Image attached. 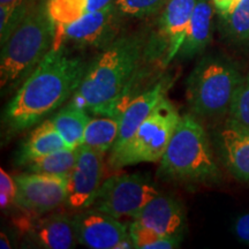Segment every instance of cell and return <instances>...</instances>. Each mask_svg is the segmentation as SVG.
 I'll use <instances>...</instances> for the list:
<instances>
[{"mask_svg":"<svg viewBox=\"0 0 249 249\" xmlns=\"http://www.w3.org/2000/svg\"><path fill=\"white\" fill-rule=\"evenodd\" d=\"M88 64L65 46L51 51L31 71L6 105L2 124L18 133L38 124L73 97Z\"/></svg>","mask_w":249,"mask_h":249,"instance_id":"cell-1","label":"cell"},{"mask_svg":"<svg viewBox=\"0 0 249 249\" xmlns=\"http://www.w3.org/2000/svg\"><path fill=\"white\" fill-rule=\"evenodd\" d=\"M148 40L142 34L118 36L88 64L71 103L101 116L119 117L128 102Z\"/></svg>","mask_w":249,"mask_h":249,"instance_id":"cell-2","label":"cell"},{"mask_svg":"<svg viewBox=\"0 0 249 249\" xmlns=\"http://www.w3.org/2000/svg\"><path fill=\"white\" fill-rule=\"evenodd\" d=\"M55 24L50 17L48 0H36L22 20L1 44V90L17 87L53 48Z\"/></svg>","mask_w":249,"mask_h":249,"instance_id":"cell-3","label":"cell"},{"mask_svg":"<svg viewBox=\"0 0 249 249\" xmlns=\"http://www.w3.org/2000/svg\"><path fill=\"white\" fill-rule=\"evenodd\" d=\"M160 172L188 183L209 182L219 178L207 132L195 116L185 114L180 118L160 160Z\"/></svg>","mask_w":249,"mask_h":249,"instance_id":"cell-4","label":"cell"},{"mask_svg":"<svg viewBox=\"0 0 249 249\" xmlns=\"http://www.w3.org/2000/svg\"><path fill=\"white\" fill-rule=\"evenodd\" d=\"M238 67L219 55H205L187 80L186 98L195 117L217 119L229 114L236 90L242 82Z\"/></svg>","mask_w":249,"mask_h":249,"instance_id":"cell-5","label":"cell"},{"mask_svg":"<svg viewBox=\"0 0 249 249\" xmlns=\"http://www.w3.org/2000/svg\"><path fill=\"white\" fill-rule=\"evenodd\" d=\"M180 118L179 112L165 96L132 138L118 150L111 152L108 163L113 169H121L160 160Z\"/></svg>","mask_w":249,"mask_h":249,"instance_id":"cell-6","label":"cell"},{"mask_svg":"<svg viewBox=\"0 0 249 249\" xmlns=\"http://www.w3.org/2000/svg\"><path fill=\"white\" fill-rule=\"evenodd\" d=\"M158 194L160 192L144 174H119L102 182L90 208L118 219L123 217L135 218Z\"/></svg>","mask_w":249,"mask_h":249,"instance_id":"cell-7","label":"cell"},{"mask_svg":"<svg viewBox=\"0 0 249 249\" xmlns=\"http://www.w3.org/2000/svg\"><path fill=\"white\" fill-rule=\"evenodd\" d=\"M123 18L116 4H112L74 22L55 27L53 48L104 49L118 37Z\"/></svg>","mask_w":249,"mask_h":249,"instance_id":"cell-8","label":"cell"},{"mask_svg":"<svg viewBox=\"0 0 249 249\" xmlns=\"http://www.w3.org/2000/svg\"><path fill=\"white\" fill-rule=\"evenodd\" d=\"M17 203L35 216L57 209L67 200L68 176L27 172L15 177Z\"/></svg>","mask_w":249,"mask_h":249,"instance_id":"cell-9","label":"cell"},{"mask_svg":"<svg viewBox=\"0 0 249 249\" xmlns=\"http://www.w3.org/2000/svg\"><path fill=\"white\" fill-rule=\"evenodd\" d=\"M77 241L90 249H129L134 244L129 227L97 209H86L73 217Z\"/></svg>","mask_w":249,"mask_h":249,"instance_id":"cell-10","label":"cell"},{"mask_svg":"<svg viewBox=\"0 0 249 249\" xmlns=\"http://www.w3.org/2000/svg\"><path fill=\"white\" fill-rule=\"evenodd\" d=\"M104 171V154L81 145L73 171L68 177L66 204L71 209L90 208L102 185Z\"/></svg>","mask_w":249,"mask_h":249,"instance_id":"cell-11","label":"cell"},{"mask_svg":"<svg viewBox=\"0 0 249 249\" xmlns=\"http://www.w3.org/2000/svg\"><path fill=\"white\" fill-rule=\"evenodd\" d=\"M196 0H167L158 23L157 45L165 49L164 66L179 53L191 23Z\"/></svg>","mask_w":249,"mask_h":249,"instance_id":"cell-12","label":"cell"},{"mask_svg":"<svg viewBox=\"0 0 249 249\" xmlns=\"http://www.w3.org/2000/svg\"><path fill=\"white\" fill-rule=\"evenodd\" d=\"M134 219L161 235L181 236L186 226V216L181 204L172 196L160 193Z\"/></svg>","mask_w":249,"mask_h":249,"instance_id":"cell-13","label":"cell"},{"mask_svg":"<svg viewBox=\"0 0 249 249\" xmlns=\"http://www.w3.org/2000/svg\"><path fill=\"white\" fill-rule=\"evenodd\" d=\"M217 142L230 173L249 183V129L227 119L217 134Z\"/></svg>","mask_w":249,"mask_h":249,"instance_id":"cell-14","label":"cell"},{"mask_svg":"<svg viewBox=\"0 0 249 249\" xmlns=\"http://www.w3.org/2000/svg\"><path fill=\"white\" fill-rule=\"evenodd\" d=\"M169 87V80L163 79L155 83L151 88L140 93L135 98L130 99L120 114L119 134L111 152L118 150L132 138L140 124L150 116L158 103L165 97Z\"/></svg>","mask_w":249,"mask_h":249,"instance_id":"cell-15","label":"cell"},{"mask_svg":"<svg viewBox=\"0 0 249 249\" xmlns=\"http://www.w3.org/2000/svg\"><path fill=\"white\" fill-rule=\"evenodd\" d=\"M29 236L38 247L46 249H71L76 246L77 238L74 229L73 218L62 213H52L51 216L28 223Z\"/></svg>","mask_w":249,"mask_h":249,"instance_id":"cell-16","label":"cell"},{"mask_svg":"<svg viewBox=\"0 0 249 249\" xmlns=\"http://www.w3.org/2000/svg\"><path fill=\"white\" fill-rule=\"evenodd\" d=\"M214 6L213 0H196L191 23L179 53L182 58L201 54L213 39Z\"/></svg>","mask_w":249,"mask_h":249,"instance_id":"cell-17","label":"cell"},{"mask_svg":"<svg viewBox=\"0 0 249 249\" xmlns=\"http://www.w3.org/2000/svg\"><path fill=\"white\" fill-rule=\"evenodd\" d=\"M68 148L71 147L52 126L51 121L46 120L23 142L18 154V163L23 165L34 158Z\"/></svg>","mask_w":249,"mask_h":249,"instance_id":"cell-18","label":"cell"},{"mask_svg":"<svg viewBox=\"0 0 249 249\" xmlns=\"http://www.w3.org/2000/svg\"><path fill=\"white\" fill-rule=\"evenodd\" d=\"M90 119L91 118L88 116V111L71 102L68 107L61 108L49 120L67 144L71 149H77L82 145L83 136Z\"/></svg>","mask_w":249,"mask_h":249,"instance_id":"cell-19","label":"cell"},{"mask_svg":"<svg viewBox=\"0 0 249 249\" xmlns=\"http://www.w3.org/2000/svg\"><path fill=\"white\" fill-rule=\"evenodd\" d=\"M114 1L116 0H48V9L55 27H59L107 7Z\"/></svg>","mask_w":249,"mask_h":249,"instance_id":"cell-20","label":"cell"},{"mask_svg":"<svg viewBox=\"0 0 249 249\" xmlns=\"http://www.w3.org/2000/svg\"><path fill=\"white\" fill-rule=\"evenodd\" d=\"M120 128V118L105 116L90 119L87 126L82 145H87L105 155L112 150Z\"/></svg>","mask_w":249,"mask_h":249,"instance_id":"cell-21","label":"cell"},{"mask_svg":"<svg viewBox=\"0 0 249 249\" xmlns=\"http://www.w3.org/2000/svg\"><path fill=\"white\" fill-rule=\"evenodd\" d=\"M223 35L233 44L249 48V0H240L230 11L219 14Z\"/></svg>","mask_w":249,"mask_h":249,"instance_id":"cell-22","label":"cell"},{"mask_svg":"<svg viewBox=\"0 0 249 249\" xmlns=\"http://www.w3.org/2000/svg\"><path fill=\"white\" fill-rule=\"evenodd\" d=\"M77 156H79V148L62 149L34 158L23 165L27 167L28 172L70 177L76 164Z\"/></svg>","mask_w":249,"mask_h":249,"instance_id":"cell-23","label":"cell"},{"mask_svg":"<svg viewBox=\"0 0 249 249\" xmlns=\"http://www.w3.org/2000/svg\"><path fill=\"white\" fill-rule=\"evenodd\" d=\"M167 0H116L117 8L124 18H144L164 8Z\"/></svg>","mask_w":249,"mask_h":249,"instance_id":"cell-24","label":"cell"},{"mask_svg":"<svg viewBox=\"0 0 249 249\" xmlns=\"http://www.w3.org/2000/svg\"><path fill=\"white\" fill-rule=\"evenodd\" d=\"M227 116V119L249 129V75L242 79Z\"/></svg>","mask_w":249,"mask_h":249,"instance_id":"cell-25","label":"cell"},{"mask_svg":"<svg viewBox=\"0 0 249 249\" xmlns=\"http://www.w3.org/2000/svg\"><path fill=\"white\" fill-rule=\"evenodd\" d=\"M18 185L4 169H0V207L6 209L17 201Z\"/></svg>","mask_w":249,"mask_h":249,"instance_id":"cell-26","label":"cell"},{"mask_svg":"<svg viewBox=\"0 0 249 249\" xmlns=\"http://www.w3.org/2000/svg\"><path fill=\"white\" fill-rule=\"evenodd\" d=\"M36 0H0V6L8 8L18 18H22Z\"/></svg>","mask_w":249,"mask_h":249,"instance_id":"cell-27","label":"cell"},{"mask_svg":"<svg viewBox=\"0 0 249 249\" xmlns=\"http://www.w3.org/2000/svg\"><path fill=\"white\" fill-rule=\"evenodd\" d=\"M233 230H234L236 238L249 246V213H244L240 217H238L234 226H233Z\"/></svg>","mask_w":249,"mask_h":249,"instance_id":"cell-28","label":"cell"},{"mask_svg":"<svg viewBox=\"0 0 249 249\" xmlns=\"http://www.w3.org/2000/svg\"><path fill=\"white\" fill-rule=\"evenodd\" d=\"M239 1L240 0H213V4L214 6V9L217 11V13L223 14L225 12L230 11Z\"/></svg>","mask_w":249,"mask_h":249,"instance_id":"cell-29","label":"cell"},{"mask_svg":"<svg viewBox=\"0 0 249 249\" xmlns=\"http://www.w3.org/2000/svg\"><path fill=\"white\" fill-rule=\"evenodd\" d=\"M0 248L1 249L12 248L11 241H9L7 234H5L4 232H1V234H0Z\"/></svg>","mask_w":249,"mask_h":249,"instance_id":"cell-30","label":"cell"}]
</instances>
